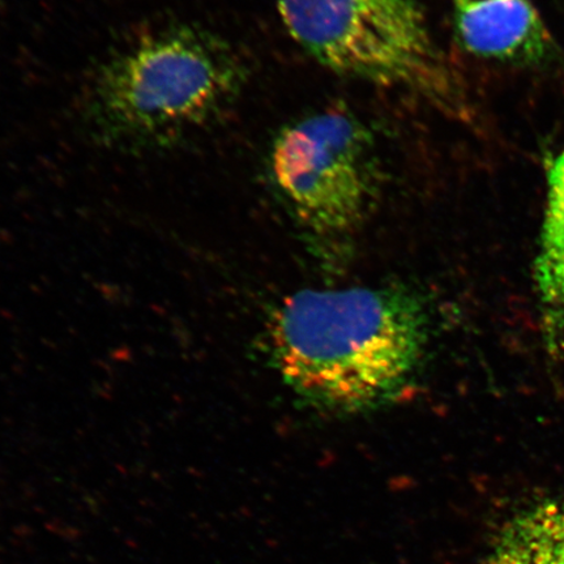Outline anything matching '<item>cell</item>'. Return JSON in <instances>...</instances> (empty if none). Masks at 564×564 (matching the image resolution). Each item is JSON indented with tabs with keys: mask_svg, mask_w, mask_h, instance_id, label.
Wrapping results in <instances>:
<instances>
[{
	"mask_svg": "<svg viewBox=\"0 0 564 564\" xmlns=\"http://www.w3.org/2000/svg\"><path fill=\"white\" fill-rule=\"evenodd\" d=\"M246 69L221 35L185 21L152 28L109 53L80 102L84 131L104 150H176L241 95Z\"/></svg>",
	"mask_w": 564,
	"mask_h": 564,
	"instance_id": "2",
	"label": "cell"
},
{
	"mask_svg": "<svg viewBox=\"0 0 564 564\" xmlns=\"http://www.w3.org/2000/svg\"><path fill=\"white\" fill-rule=\"evenodd\" d=\"M271 173L274 188L302 227L319 237L347 236L376 199V143L350 112L324 110L279 133Z\"/></svg>",
	"mask_w": 564,
	"mask_h": 564,
	"instance_id": "4",
	"label": "cell"
},
{
	"mask_svg": "<svg viewBox=\"0 0 564 564\" xmlns=\"http://www.w3.org/2000/svg\"><path fill=\"white\" fill-rule=\"evenodd\" d=\"M491 564H564V499L514 514L498 535Z\"/></svg>",
	"mask_w": 564,
	"mask_h": 564,
	"instance_id": "7",
	"label": "cell"
},
{
	"mask_svg": "<svg viewBox=\"0 0 564 564\" xmlns=\"http://www.w3.org/2000/svg\"><path fill=\"white\" fill-rule=\"evenodd\" d=\"M546 183L544 225L533 274L545 349L556 358L564 345V151L549 160Z\"/></svg>",
	"mask_w": 564,
	"mask_h": 564,
	"instance_id": "6",
	"label": "cell"
},
{
	"mask_svg": "<svg viewBox=\"0 0 564 564\" xmlns=\"http://www.w3.org/2000/svg\"><path fill=\"white\" fill-rule=\"evenodd\" d=\"M455 34L465 52L502 65L539 68L560 52L531 0H453Z\"/></svg>",
	"mask_w": 564,
	"mask_h": 564,
	"instance_id": "5",
	"label": "cell"
},
{
	"mask_svg": "<svg viewBox=\"0 0 564 564\" xmlns=\"http://www.w3.org/2000/svg\"><path fill=\"white\" fill-rule=\"evenodd\" d=\"M279 11L303 51L334 73L406 90L458 121L474 118L414 0H279Z\"/></svg>",
	"mask_w": 564,
	"mask_h": 564,
	"instance_id": "3",
	"label": "cell"
},
{
	"mask_svg": "<svg viewBox=\"0 0 564 564\" xmlns=\"http://www.w3.org/2000/svg\"><path fill=\"white\" fill-rule=\"evenodd\" d=\"M427 344L426 315L398 289L306 291L273 317V362L306 403L333 413L382 406L405 390Z\"/></svg>",
	"mask_w": 564,
	"mask_h": 564,
	"instance_id": "1",
	"label": "cell"
}]
</instances>
